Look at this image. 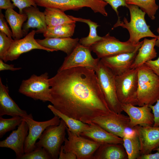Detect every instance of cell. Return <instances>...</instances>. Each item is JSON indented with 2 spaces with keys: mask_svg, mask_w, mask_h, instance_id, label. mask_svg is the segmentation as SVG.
I'll list each match as a JSON object with an SVG mask.
<instances>
[{
  "mask_svg": "<svg viewBox=\"0 0 159 159\" xmlns=\"http://www.w3.org/2000/svg\"><path fill=\"white\" fill-rule=\"evenodd\" d=\"M49 82L50 102L69 117L89 124L96 117L112 112L93 70L79 67L57 71Z\"/></svg>",
  "mask_w": 159,
  "mask_h": 159,
  "instance_id": "6da1fadb",
  "label": "cell"
},
{
  "mask_svg": "<svg viewBox=\"0 0 159 159\" xmlns=\"http://www.w3.org/2000/svg\"><path fill=\"white\" fill-rule=\"evenodd\" d=\"M137 69V105H153L159 99V77L145 64Z\"/></svg>",
  "mask_w": 159,
  "mask_h": 159,
  "instance_id": "7a4b0ae2",
  "label": "cell"
},
{
  "mask_svg": "<svg viewBox=\"0 0 159 159\" xmlns=\"http://www.w3.org/2000/svg\"><path fill=\"white\" fill-rule=\"evenodd\" d=\"M127 8L130 14V21L129 22L125 17L122 21L118 18L112 29L119 26L127 29L130 35L128 40L134 44H138L141 39L144 37L158 39V36L152 32L150 29V26L146 23L145 19L146 13L135 5L127 4Z\"/></svg>",
  "mask_w": 159,
  "mask_h": 159,
  "instance_id": "3957f363",
  "label": "cell"
},
{
  "mask_svg": "<svg viewBox=\"0 0 159 159\" xmlns=\"http://www.w3.org/2000/svg\"><path fill=\"white\" fill-rule=\"evenodd\" d=\"M95 72L100 88L109 109L114 112L121 113L123 111L117 95L115 75L100 60Z\"/></svg>",
  "mask_w": 159,
  "mask_h": 159,
  "instance_id": "277c9868",
  "label": "cell"
},
{
  "mask_svg": "<svg viewBox=\"0 0 159 159\" xmlns=\"http://www.w3.org/2000/svg\"><path fill=\"white\" fill-rule=\"evenodd\" d=\"M143 42H140L137 44H133L128 40L122 42L110 36L108 33L90 49L98 58L101 59L122 53L133 52L140 47Z\"/></svg>",
  "mask_w": 159,
  "mask_h": 159,
  "instance_id": "5b68a950",
  "label": "cell"
},
{
  "mask_svg": "<svg viewBox=\"0 0 159 159\" xmlns=\"http://www.w3.org/2000/svg\"><path fill=\"white\" fill-rule=\"evenodd\" d=\"M115 83L117 97L120 104L137 105V68H131L121 74L115 76Z\"/></svg>",
  "mask_w": 159,
  "mask_h": 159,
  "instance_id": "8992f818",
  "label": "cell"
},
{
  "mask_svg": "<svg viewBox=\"0 0 159 159\" xmlns=\"http://www.w3.org/2000/svg\"><path fill=\"white\" fill-rule=\"evenodd\" d=\"M67 127L61 119L59 125L48 127L36 143V147L44 148L52 159H58L61 147L66 138Z\"/></svg>",
  "mask_w": 159,
  "mask_h": 159,
  "instance_id": "52a82bcc",
  "label": "cell"
},
{
  "mask_svg": "<svg viewBox=\"0 0 159 159\" xmlns=\"http://www.w3.org/2000/svg\"><path fill=\"white\" fill-rule=\"evenodd\" d=\"M37 5L45 8H54L64 11H78L83 7L90 8L95 13H99L107 16L105 7L108 4L102 0H34Z\"/></svg>",
  "mask_w": 159,
  "mask_h": 159,
  "instance_id": "ba28073f",
  "label": "cell"
},
{
  "mask_svg": "<svg viewBox=\"0 0 159 159\" xmlns=\"http://www.w3.org/2000/svg\"><path fill=\"white\" fill-rule=\"evenodd\" d=\"M68 136L60 150L64 152H70L74 154L77 159H92L93 155L101 144L71 132L67 127Z\"/></svg>",
  "mask_w": 159,
  "mask_h": 159,
  "instance_id": "9c48e42d",
  "label": "cell"
},
{
  "mask_svg": "<svg viewBox=\"0 0 159 159\" xmlns=\"http://www.w3.org/2000/svg\"><path fill=\"white\" fill-rule=\"evenodd\" d=\"M49 79L47 72L39 76L33 74L28 79L22 81L19 92L35 100L50 102L51 96Z\"/></svg>",
  "mask_w": 159,
  "mask_h": 159,
  "instance_id": "30bf717a",
  "label": "cell"
},
{
  "mask_svg": "<svg viewBox=\"0 0 159 159\" xmlns=\"http://www.w3.org/2000/svg\"><path fill=\"white\" fill-rule=\"evenodd\" d=\"M90 48L79 43L71 53L64 58L57 71L76 67H84L95 71L100 59L94 58L91 54Z\"/></svg>",
  "mask_w": 159,
  "mask_h": 159,
  "instance_id": "8fae6325",
  "label": "cell"
},
{
  "mask_svg": "<svg viewBox=\"0 0 159 159\" xmlns=\"http://www.w3.org/2000/svg\"><path fill=\"white\" fill-rule=\"evenodd\" d=\"M128 116L112 111L97 117L91 122L110 132L122 138L125 135L126 129L130 128Z\"/></svg>",
  "mask_w": 159,
  "mask_h": 159,
  "instance_id": "7c38bea8",
  "label": "cell"
},
{
  "mask_svg": "<svg viewBox=\"0 0 159 159\" xmlns=\"http://www.w3.org/2000/svg\"><path fill=\"white\" fill-rule=\"evenodd\" d=\"M23 120L27 123L29 132L24 145L25 153L30 152L36 148L35 144L44 131L48 127L59 125L61 120L58 116H54L51 119L45 121L38 122L34 120L31 114L27 117H23Z\"/></svg>",
  "mask_w": 159,
  "mask_h": 159,
  "instance_id": "4fadbf2b",
  "label": "cell"
},
{
  "mask_svg": "<svg viewBox=\"0 0 159 159\" xmlns=\"http://www.w3.org/2000/svg\"><path fill=\"white\" fill-rule=\"evenodd\" d=\"M36 33V30H32L24 38L19 39H14L7 53L4 62L16 59L22 54L34 49L54 52L52 50L41 45L37 42L34 38Z\"/></svg>",
  "mask_w": 159,
  "mask_h": 159,
  "instance_id": "5bb4252c",
  "label": "cell"
},
{
  "mask_svg": "<svg viewBox=\"0 0 159 159\" xmlns=\"http://www.w3.org/2000/svg\"><path fill=\"white\" fill-rule=\"evenodd\" d=\"M122 109L129 117L130 128L132 129L137 125L153 126L154 116L148 105L137 107L131 104H122Z\"/></svg>",
  "mask_w": 159,
  "mask_h": 159,
  "instance_id": "9a60e30c",
  "label": "cell"
},
{
  "mask_svg": "<svg viewBox=\"0 0 159 159\" xmlns=\"http://www.w3.org/2000/svg\"><path fill=\"white\" fill-rule=\"evenodd\" d=\"M28 131V125L23 120L16 130H13L5 139L0 141V147L11 149L15 153L16 159H20L25 153L24 145Z\"/></svg>",
  "mask_w": 159,
  "mask_h": 159,
  "instance_id": "2e32d148",
  "label": "cell"
},
{
  "mask_svg": "<svg viewBox=\"0 0 159 159\" xmlns=\"http://www.w3.org/2000/svg\"><path fill=\"white\" fill-rule=\"evenodd\" d=\"M139 48L130 52L122 53L100 59L101 62L115 76L121 74L131 69Z\"/></svg>",
  "mask_w": 159,
  "mask_h": 159,
  "instance_id": "e0dca14e",
  "label": "cell"
},
{
  "mask_svg": "<svg viewBox=\"0 0 159 159\" xmlns=\"http://www.w3.org/2000/svg\"><path fill=\"white\" fill-rule=\"evenodd\" d=\"M132 129L140 140V155L151 153L159 146V126L137 125Z\"/></svg>",
  "mask_w": 159,
  "mask_h": 159,
  "instance_id": "ac0fdd59",
  "label": "cell"
},
{
  "mask_svg": "<svg viewBox=\"0 0 159 159\" xmlns=\"http://www.w3.org/2000/svg\"><path fill=\"white\" fill-rule=\"evenodd\" d=\"M80 136L97 142L100 144L107 143L123 144L122 138L114 135L92 122Z\"/></svg>",
  "mask_w": 159,
  "mask_h": 159,
  "instance_id": "d6986e66",
  "label": "cell"
},
{
  "mask_svg": "<svg viewBox=\"0 0 159 159\" xmlns=\"http://www.w3.org/2000/svg\"><path fill=\"white\" fill-rule=\"evenodd\" d=\"M27 17V22L23 24L22 30L24 36L27 34L30 28H36V33H43L46 30L47 25L44 12L40 11L37 7L31 6L23 10Z\"/></svg>",
  "mask_w": 159,
  "mask_h": 159,
  "instance_id": "ffe728a7",
  "label": "cell"
},
{
  "mask_svg": "<svg viewBox=\"0 0 159 159\" xmlns=\"http://www.w3.org/2000/svg\"><path fill=\"white\" fill-rule=\"evenodd\" d=\"M8 87L4 85L0 78V116L4 115L22 117L29 116L27 112L21 109L9 95Z\"/></svg>",
  "mask_w": 159,
  "mask_h": 159,
  "instance_id": "44dd1931",
  "label": "cell"
},
{
  "mask_svg": "<svg viewBox=\"0 0 159 159\" xmlns=\"http://www.w3.org/2000/svg\"><path fill=\"white\" fill-rule=\"evenodd\" d=\"M36 40L40 45L46 48L54 51H61L68 55L79 44V39L70 37H47L42 39H37Z\"/></svg>",
  "mask_w": 159,
  "mask_h": 159,
  "instance_id": "7402d4cb",
  "label": "cell"
},
{
  "mask_svg": "<svg viewBox=\"0 0 159 159\" xmlns=\"http://www.w3.org/2000/svg\"><path fill=\"white\" fill-rule=\"evenodd\" d=\"M157 38L151 39L145 38L138 50L131 68L136 69L153 60L157 56V52L155 48Z\"/></svg>",
  "mask_w": 159,
  "mask_h": 159,
  "instance_id": "603a6c76",
  "label": "cell"
},
{
  "mask_svg": "<svg viewBox=\"0 0 159 159\" xmlns=\"http://www.w3.org/2000/svg\"><path fill=\"white\" fill-rule=\"evenodd\" d=\"M127 155L123 144H101L94 154L92 159H127Z\"/></svg>",
  "mask_w": 159,
  "mask_h": 159,
  "instance_id": "cb8c5ba5",
  "label": "cell"
},
{
  "mask_svg": "<svg viewBox=\"0 0 159 159\" xmlns=\"http://www.w3.org/2000/svg\"><path fill=\"white\" fill-rule=\"evenodd\" d=\"M5 17L11 28L14 39L22 38L24 36L22 26L24 22L27 19L26 15L24 13H18L13 9H9L6 10Z\"/></svg>",
  "mask_w": 159,
  "mask_h": 159,
  "instance_id": "d4e9b609",
  "label": "cell"
},
{
  "mask_svg": "<svg viewBox=\"0 0 159 159\" xmlns=\"http://www.w3.org/2000/svg\"><path fill=\"white\" fill-rule=\"evenodd\" d=\"M47 27H52L64 24L76 23L64 12L59 9L45 8L44 12Z\"/></svg>",
  "mask_w": 159,
  "mask_h": 159,
  "instance_id": "484cf974",
  "label": "cell"
},
{
  "mask_svg": "<svg viewBox=\"0 0 159 159\" xmlns=\"http://www.w3.org/2000/svg\"><path fill=\"white\" fill-rule=\"evenodd\" d=\"M47 107L54 116L58 117L64 121L71 132L77 135L80 136L81 133L89 127V124L69 117L62 113L54 107L53 105H49Z\"/></svg>",
  "mask_w": 159,
  "mask_h": 159,
  "instance_id": "4316f807",
  "label": "cell"
},
{
  "mask_svg": "<svg viewBox=\"0 0 159 159\" xmlns=\"http://www.w3.org/2000/svg\"><path fill=\"white\" fill-rule=\"evenodd\" d=\"M68 15L72 20L76 21L85 23L89 27L90 32L88 35L79 39V43L80 44L85 47L90 48L92 45L102 39V37L98 36L97 34V28L99 26L97 23L89 19Z\"/></svg>",
  "mask_w": 159,
  "mask_h": 159,
  "instance_id": "83f0119b",
  "label": "cell"
},
{
  "mask_svg": "<svg viewBox=\"0 0 159 159\" xmlns=\"http://www.w3.org/2000/svg\"><path fill=\"white\" fill-rule=\"evenodd\" d=\"M122 138L123 145L127 154L128 159H138L140 155V144L136 132L135 131L132 135H125Z\"/></svg>",
  "mask_w": 159,
  "mask_h": 159,
  "instance_id": "f1b7e54d",
  "label": "cell"
},
{
  "mask_svg": "<svg viewBox=\"0 0 159 159\" xmlns=\"http://www.w3.org/2000/svg\"><path fill=\"white\" fill-rule=\"evenodd\" d=\"M76 23L64 24L56 26L47 27L43 33L45 38H65L70 37L74 33Z\"/></svg>",
  "mask_w": 159,
  "mask_h": 159,
  "instance_id": "f546056e",
  "label": "cell"
},
{
  "mask_svg": "<svg viewBox=\"0 0 159 159\" xmlns=\"http://www.w3.org/2000/svg\"><path fill=\"white\" fill-rule=\"evenodd\" d=\"M126 3L138 6L152 20L155 19V15L159 8L155 0H127Z\"/></svg>",
  "mask_w": 159,
  "mask_h": 159,
  "instance_id": "4dcf8cb0",
  "label": "cell"
},
{
  "mask_svg": "<svg viewBox=\"0 0 159 159\" xmlns=\"http://www.w3.org/2000/svg\"><path fill=\"white\" fill-rule=\"evenodd\" d=\"M11 118L5 119L0 116V138H1L7 132L14 130L23 120V117L19 116L12 117Z\"/></svg>",
  "mask_w": 159,
  "mask_h": 159,
  "instance_id": "1f68e13d",
  "label": "cell"
},
{
  "mask_svg": "<svg viewBox=\"0 0 159 159\" xmlns=\"http://www.w3.org/2000/svg\"><path fill=\"white\" fill-rule=\"evenodd\" d=\"M49 154L42 147H36L32 151L25 153L20 159H51Z\"/></svg>",
  "mask_w": 159,
  "mask_h": 159,
  "instance_id": "d6a6232c",
  "label": "cell"
},
{
  "mask_svg": "<svg viewBox=\"0 0 159 159\" xmlns=\"http://www.w3.org/2000/svg\"><path fill=\"white\" fill-rule=\"evenodd\" d=\"M14 40L0 31V59L5 62L7 53Z\"/></svg>",
  "mask_w": 159,
  "mask_h": 159,
  "instance_id": "836d02e7",
  "label": "cell"
},
{
  "mask_svg": "<svg viewBox=\"0 0 159 159\" xmlns=\"http://www.w3.org/2000/svg\"><path fill=\"white\" fill-rule=\"evenodd\" d=\"M16 7L19 10V13H23V10L25 8L32 6L37 7L34 0H11Z\"/></svg>",
  "mask_w": 159,
  "mask_h": 159,
  "instance_id": "e575fe53",
  "label": "cell"
},
{
  "mask_svg": "<svg viewBox=\"0 0 159 159\" xmlns=\"http://www.w3.org/2000/svg\"><path fill=\"white\" fill-rule=\"evenodd\" d=\"M5 16L0 11V31L5 34L8 37L12 38V33L9 29L5 19Z\"/></svg>",
  "mask_w": 159,
  "mask_h": 159,
  "instance_id": "d590c367",
  "label": "cell"
},
{
  "mask_svg": "<svg viewBox=\"0 0 159 159\" xmlns=\"http://www.w3.org/2000/svg\"><path fill=\"white\" fill-rule=\"evenodd\" d=\"M109 4L117 14L118 18H120L118 16L119 12L117 10L119 6H123L126 7H127V4L126 3L127 0H102Z\"/></svg>",
  "mask_w": 159,
  "mask_h": 159,
  "instance_id": "8d00e7d4",
  "label": "cell"
},
{
  "mask_svg": "<svg viewBox=\"0 0 159 159\" xmlns=\"http://www.w3.org/2000/svg\"><path fill=\"white\" fill-rule=\"evenodd\" d=\"M151 108L154 116V127L159 126V99L154 105H148Z\"/></svg>",
  "mask_w": 159,
  "mask_h": 159,
  "instance_id": "74e56055",
  "label": "cell"
},
{
  "mask_svg": "<svg viewBox=\"0 0 159 159\" xmlns=\"http://www.w3.org/2000/svg\"><path fill=\"white\" fill-rule=\"evenodd\" d=\"M145 64L159 77V56L157 59L148 61Z\"/></svg>",
  "mask_w": 159,
  "mask_h": 159,
  "instance_id": "f35d334b",
  "label": "cell"
},
{
  "mask_svg": "<svg viewBox=\"0 0 159 159\" xmlns=\"http://www.w3.org/2000/svg\"><path fill=\"white\" fill-rule=\"evenodd\" d=\"M21 67H15L13 64H9L5 63L3 60L0 59V71L9 70L15 71L21 69Z\"/></svg>",
  "mask_w": 159,
  "mask_h": 159,
  "instance_id": "ab89813d",
  "label": "cell"
},
{
  "mask_svg": "<svg viewBox=\"0 0 159 159\" xmlns=\"http://www.w3.org/2000/svg\"><path fill=\"white\" fill-rule=\"evenodd\" d=\"M15 6L11 2V0H0V10H6L9 9H14Z\"/></svg>",
  "mask_w": 159,
  "mask_h": 159,
  "instance_id": "60d3db41",
  "label": "cell"
},
{
  "mask_svg": "<svg viewBox=\"0 0 159 159\" xmlns=\"http://www.w3.org/2000/svg\"><path fill=\"white\" fill-rule=\"evenodd\" d=\"M59 159H77L76 155L70 152H64L60 150L59 156Z\"/></svg>",
  "mask_w": 159,
  "mask_h": 159,
  "instance_id": "b9f144b4",
  "label": "cell"
},
{
  "mask_svg": "<svg viewBox=\"0 0 159 159\" xmlns=\"http://www.w3.org/2000/svg\"><path fill=\"white\" fill-rule=\"evenodd\" d=\"M138 159H159V152L153 154L141 155Z\"/></svg>",
  "mask_w": 159,
  "mask_h": 159,
  "instance_id": "7bdbcfd3",
  "label": "cell"
},
{
  "mask_svg": "<svg viewBox=\"0 0 159 159\" xmlns=\"http://www.w3.org/2000/svg\"><path fill=\"white\" fill-rule=\"evenodd\" d=\"M157 32L158 34V38L157 39L155 44V46L159 47V27L157 29Z\"/></svg>",
  "mask_w": 159,
  "mask_h": 159,
  "instance_id": "ee69618b",
  "label": "cell"
},
{
  "mask_svg": "<svg viewBox=\"0 0 159 159\" xmlns=\"http://www.w3.org/2000/svg\"><path fill=\"white\" fill-rule=\"evenodd\" d=\"M153 151H157L159 152V146L158 148L155 149Z\"/></svg>",
  "mask_w": 159,
  "mask_h": 159,
  "instance_id": "f6af8a7d",
  "label": "cell"
}]
</instances>
